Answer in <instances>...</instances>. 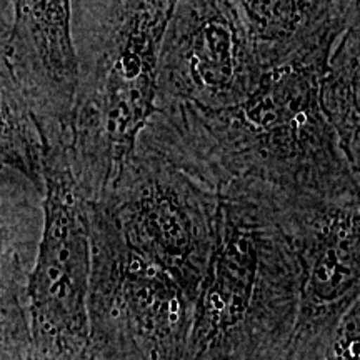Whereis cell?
Segmentation results:
<instances>
[{
	"mask_svg": "<svg viewBox=\"0 0 360 360\" xmlns=\"http://www.w3.org/2000/svg\"><path fill=\"white\" fill-rule=\"evenodd\" d=\"M327 62L265 70L259 87L227 109L157 105L139 141L219 193L244 179L289 195L359 193L360 172L319 103Z\"/></svg>",
	"mask_w": 360,
	"mask_h": 360,
	"instance_id": "cell-1",
	"label": "cell"
},
{
	"mask_svg": "<svg viewBox=\"0 0 360 360\" xmlns=\"http://www.w3.org/2000/svg\"><path fill=\"white\" fill-rule=\"evenodd\" d=\"M299 276L277 192L250 179L229 184L184 360H285Z\"/></svg>",
	"mask_w": 360,
	"mask_h": 360,
	"instance_id": "cell-2",
	"label": "cell"
},
{
	"mask_svg": "<svg viewBox=\"0 0 360 360\" xmlns=\"http://www.w3.org/2000/svg\"><path fill=\"white\" fill-rule=\"evenodd\" d=\"M177 0H72L77 92L70 157L85 199L110 191L155 110L157 65Z\"/></svg>",
	"mask_w": 360,
	"mask_h": 360,
	"instance_id": "cell-3",
	"label": "cell"
},
{
	"mask_svg": "<svg viewBox=\"0 0 360 360\" xmlns=\"http://www.w3.org/2000/svg\"><path fill=\"white\" fill-rule=\"evenodd\" d=\"M89 327L96 360H184L195 300L89 200Z\"/></svg>",
	"mask_w": 360,
	"mask_h": 360,
	"instance_id": "cell-4",
	"label": "cell"
},
{
	"mask_svg": "<svg viewBox=\"0 0 360 360\" xmlns=\"http://www.w3.org/2000/svg\"><path fill=\"white\" fill-rule=\"evenodd\" d=\"M42 143V229L27 283V360H96L89 327V200L69 130Z\"/></svg>",
	"mask_w": 360,
	"mask_h": 360,
	"instance_id": "cell-5",
	"label": "cell"
},
{
	"mask_svg": "<svg viewBox=\"0 0 360 360\" xmlns=\"http://www.w3.org/2000/svg\"><path fill=\"white\" fill-rule=\"evenodd\" d=\"M125 240L197 299L215 242L220 193L137 141L105 195Z\"/></svg>",
	"mask_w": 360,
	"mask_h": 360,
	"instance_id": "cell-6",
	"label": "cell"
},
{
	"mask_svg": "<svg viewBox=\"0 0 360 360\" xmlns=\"http://www.w3.org/2000/svg\"><path fill=\"white\" fill-rule=\"evenodd\" d=\"M277 192L299 260V302L285 360H323L360 295V197Z\"/></svg>",
	"mask_w": 360,
	"mask_h": 360,
	"instance_id": "cell-7",
	"label": "cell"
},
{
	"mask_svg": "<svg viewBox=\"0 0 360 360\" xmlns=\"http://www.w3.org/2000/svg\"><path fill=\"white\" fill-rule=\"evenodd\" d=\"M264 72L233 0H177L157 65L155 107L227 109L259 87Z\"/></svg>",
	"mask_w": 360,
	"mask_h": 360,
	"instance_id": "cell-8",
	"label": "cell"
},
{
	"mask_svg": "<svg viewBox=\"0 0 360 360\" xmlns=\"http://www.w3.org/2000/svg\"><path fill=\"white\" fill-rule=\"evenodd\" d=\"M8 57L37 132L69 130L79 80L72 0H8Z\"/></svg>",
	"mask_w": 360,
	"mask_h": 360,
	"instance_id": "cell-9",
	"label": "cell"
},
{
	"mask_svg": "<svg viewBox=\"0 0 360 360\" xmlns=\"http://www.w3.org/2000/svg\"><path fill=\"white\" fill-rule=\"evenodd\" d=\"M264 70L328 60L359 0H233Z\"/></svg>",
	"mask_w": 360,
	"mask_h": 360,
	"instance_id": "cell-10",
	"label": "cell"
},
{
	"mask_svg": "<svg viewBox=\"0 0 360 360\" xmlns=\"http://www.w3.org/2000/svg\"><path fill=\"white\" fill-rule=\"evenodd\" d=\"M42 191L0 167V360H27V283L42 229Z\"/></svg>",
	"mask_w": 360,
	"mask_h": 360,
	"instance_id": "cell-11",
	"label": "cell"
},
{
	"mask_svg": "<svg viewBox=\"0 0 360 360\" xmlns=\"http://www.w3.org/2000/svg\"><path fill=\"white\" fill-rule=\"evenodd\" d=\"M319 103L349 164L360 172V22L345 30L328 57Z\"/></svg>",
	"mask_w": 360,
	"mask_h": 360,
	"instance_id": "cell-12",
	"label": "cell"
},
{
	"mask_svg": "<svg viewBox=\"0 0 360 360\" xmlns=\"http://www.w3.org/2000/svg\"><path fill=\"white\" fill-rule=\"evenodd\" d=\"M11 29H0V167L42 191V143L8 57Z\"/></svg>",
	"mask_w": 360,
	"mask_h": 360,
	"instance_id": "cell-13",
	"label": "cell"
},
{
	"mask_svg": "<svg viewBox=\"0 0 360 360\" xmlns=\"http://www.w3.org/2000/svg\"><path fill=\"white\" fill-rule=\"evenodd\" d=\"M323 360H360V302L342 317Z\"/></svg>",
	"mask_w": 360,
	"mask_h": 360,
	"instance_id": "cell-14",
	"label": "cell"
},
{
	"mask_svg": "<svg viewBox=\"0 0 360 360\" xmlns=\"http://www.w3.org/2000/svg\"><path fill=\"white\" fill-rule=\"evenodd\" d=\"M8 0H0V29H11V19L7 13Z\"/></svg>",
	"mask_w": 360,
	"mask_h": 360,
	"instance_id": "cell-15",
	"label": "cell"
}]
</instances>
